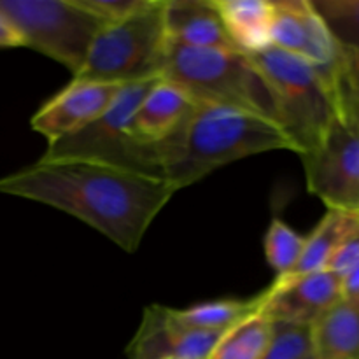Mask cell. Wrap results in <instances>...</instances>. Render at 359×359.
Segmentation results:
<instances>
[{"mask_svg": "<svg viewBox=\"0 0 359 359\" xmlns=\"http://www.w3.org/2000/svg\"><path fill=\"white\" fill-rule=\"evenodd\" d=\"M0 193L74 216L126 252L177 189L165 179L86 160H39L0 179Z\"/></svg>", "mask_w": 359, "mask_h": 359, "instance_id": "6da1fadb", "label": "cell"}, {"mask_svg": "<svg viewBox=\"0 0 359 359\" xmlns=\"http://www.w3.org/2000/svg\"><path fill=\"white\" fill-rule=\"evenodd\" d=\"M280 149L293 151V146L272 119L196 102L188 119L168 139L146 147V158L151 174L179 191L224 165Z\"/></svg>", "mask_w": 359, "mask_h": 359, "instance_id": "7a4b0ae2", "label": "cell"}, {"mask_svg": "<svg viewBox=\"0 0 359 359\" xmlns=\"http://www.w3.org/2000/svg\"><path fill=\"white\" fill-rule=\"evenodd\" d=\"M244 55L269 88L276 121L294 153L314 151L339 116L332 74L273 46Z\"/></svg>", "mask_w": 359, "mask_h": 359, "instance_id": "3957f363", "label": "cell"}, {"mask_svg": "<svg viewBox=\"0 0 359 359\" xmlns=\"http://www.w3.org/2000/svg\"><path fill=\"white\" fill-rule=\"evenodd\" d=\"M161 79L181 88L195 102L242 109L276 121L269 88L241 51L168 42Z\"/></svg>", "mask_w": 359, "mask_h": 359, "instance_id": "277c9868", "label": "cell"}, {"mask_svg": "<svg viewBox=\"0 0 359 359\" xmlns=\"http://www.w3.org/2000/svg\"><path fill=\"white\" fill-rule=\"evenodd\" d=\"M163 9L165 0H147L132 16L105 25L72 79L118 86L161 79L168 48Z\"/></svg>", "mask_w": 359, "mask_h": 359, "instance_id": "5b68a950", "label": "cell"}, {"mask_svg": "<svg viewBox=\"0 0 359 359\" xmlns=\"http://www.w3.org/2000/svg\"><path fill=\"white\" fill-rule=\"evenodd\" d=\"M23 46L62 63L74 74L83 67L104 21L79 0H0Z\"/></svg>", "mask_w": 359, "mask_h": 359, "instance_id": "8992f818", "label": "cell"}, {"mask_svg": "<svg viewBox=\"0 0 359 359\" xmlns=\"http://www.w3.org/2000/svg\"><path fill=\"white\" fill-rule=\"evenodd\" d=\"M156 81L123 86L111 107L93 123L72 135L49 142L42 160H86L147 174L142 147L130 139L128 128L133 112Z\"/></svg>", "mask_w": 359, "mask_h": 359, "instance_id": "52a82bcc", "label": "cell"}, {"mask_svg": "<svg viewBox=\"0 0 359 359\" xmlns=\"http://www.w3.org/2000/svg\"><path fill=\"white\" fill-rule=\"evenodd\" d=\"M305 181L328 209L359 214V126L337 116L323 142L304 154Z\"/></svg>", "mask_w": 359, "mask_h": 359, "instance_id": "ba28073f", "label": "cell"}, {"mask_svg": "<svg viewBox=\"0 0 359 359\" xmlns=\"http://www.w3.org/2000/svg\"><path fill=\"white\" fill-rule=\"evenodd\" d=\"M228 333V332H226ZM226 333L193 328L175 309L149 305L126 347L128 359H209Z\"/></svg>", "mask_w": 359, "mask_h": 359, "instance_id": "9c48e42d", "label": "cell"}, {"mask_svg": "<svg viewBox=\"0 0 359 359\" xmlns=\"http://www.w3.org/2000/svg\"><path fill=\"white\" fill-rule=\"evenodd\" d=\"M263 312L270 321L307 326L342 302V276L333 270L276 277Z\"/></svg>", "mask_w": 359, "mask_h": 359, "instance_id": "30bf717a", "label": "cell"}, {"mask_svg": "<svg viewBox=\"0 0 359 359\" xmlns=\"http://www.w3.org/2000/svg\"><path fill=\"white\" fill-rule=\"evenodd\" d=\"M272 46L302 56L325 72L333 74L339 49L311 0H277L272 2Z\"/></svg>", "mask_w": 359, "mask_h": 359, "instance_id": "8fae6325", "label": "cell"}, {"mask_svg": "<svg viewBox=\"0 0 359 359\" xmlns=\"http://www.w3.org/2000/svg\"><path fill=\"white\" fill-rule=\"evenodd\" d=\"M123 86L88 81H70L34 114L32 130L49 142L79 132L104 114Z\"/></svg>", "mask_w": 359, "mask_h": 359, "instance_id": "7c38bea8", "label": "cell"}, {"mask_svg": "<svg viewBox=\"0 0 359 359\" xmlns=\"http://www.w3.org/2000/svg\"><path fill=\"white\" fill-rule=\"evenodd\" d=\"M196 102L181 88L158 79L153 84L130 121V139L139 147L163 142L188 119Z\"/></svg>", "mask_w": 359, "mask_h": 359, "instance_id": "4fadbf2b", "label": "cell"}, {"mask_svg": "<svg viewBox=\"0 0 359 359\" xmlns=\"http://www.w3.org/2000/svg\"><path fill=\"white\" fill-rule=\"evenodd\" d=\"M163 20L165 34L172 44L238 51L224 30L214 0H165Z\"/></svg>", "mask_w": 359, "mask_h": 359, "instance_id": "5bb4252c", "label": "cell"}, {"mask_svg": "<svg viewBox=\"0 0 359 359\" xmlns=\"http://www.w3.org/2000/svg\"><path fill=\"white\" fill-rule=\"evenodd\" d=\"M224 30L241 53H256L272 46L270 0H214Z\"/></svg>", "mask_w": 359, "mask_h": 359, "instance_id": "9a60e30c", "label": "cell"}, {"mask_svg": "<svg viewBox=\"0 0 359 359\" xmlns=\"http://www.w3.org/2000/svg\"><path fill=\"white\" fill-rule=\"evenodd\" d=\"M312 358L359 359V305L340 302L311 326Z\"/></svg>", "mask_w": 359, "mask_h": 359, "instance_id": "2e32d148", "label": "cell"}, {"mask_svg": "<svg viewBox=\"0 0 359 359\" xmlns=\"http://www.w3.org/2000/svg\"><path fill=\"white\" fill-rule=\"evenodd\" d=\"M359 228V214L349 210L328 209L318 226L305 237V248L297 269L291 276L319 272L328 269L330 262L337 255L344 242Z\"/></svg>", "mask_w": 359, "mask_h": 359, "instance_id": "e0dca14e", "label": "cell"}, {"mask_svg": "<svg viewBox=\"0 0 359 359\" xmlns=\"http://www.w3.org/2000/svg\"><path fill=\"white\" fill-rule=\"evenodd\" d=\"M272 286L265 287L262 293L251 298H226V300L205 302V304L193 305V307L181 309L177 312L179 319L193 328L207 330V332L226 333L235 326L242 325L252 316L259 314L269 302Z\"/></svg>", "mask_w": 359, "mask_h": 359, "instance_id": "ac0fdd59", "label": "cell"}, {"mask_svg": "<svg viewBox=\"0 0 359 359\" xmlns=\"http://www.w3.org/2000/svg\"><path fill=\"white\" fill-rule=\"evenodd\" d=\"M272 340V321L265 312L252 316L226 333L209 359H263Z\"/></svg>", "mask_w": 359, "mask_h": 359, "instance_id": "d6986e66", "label": "cell"}, {"mask_svg": "<svg viewBox=\"0 0 359 359\" xmlns=\"http://www.w3.org/2000/svg\"><path fill=\"white\" fill-rule=\"evenodd\" d=\"M337 49L359 55V0H311Z\"/></svg>", "mask_w": 359, "mask_h": 359, "instance_id": "ffe728a7", "label": "cell"}, {"mask_svg": "<svg viewBox=\"0 0 359 359\" xmlns=\"http://www.w3.org/2000/svg\"><path fill=\"white\" fill-rule=\"evenodd\" d=\"M305 248V237L276 217L265 235V256L277 277H287L294 272Z\"/></svg>", "mask_w": 359, "mask_h": 359, "instance_id": "44dd1931", "label": "cell"}, {"mask_svg": "<svg viewBox=\"0 0 359 359\" xmlns=\"http://www.w3.org/2000/svg\"><path fill=\"white\" fill-rule=\"evenodd\" d=\"M339 114L359 126V55H346L339 51V60L333 69Z\"/></svg>", "mask_w": 359, "mask_h": 359, "instance_id": "7402d4cb", "label": "cell"}, {"mask_svg": "<svg viewBox=\"0 0 359 359\" xmlns=\"http://www.w3.org/2000/svg\"><path fill=\"white\" fill-rule=\"evenodd\" d=\"M263 359H314L311 328L272 321V340Z\"/></svg>", "mask_w": 359, "mask_h": 359, "instance_id": "603a6c76", "label": "cell"}, {"mask_svg": "<svg viewBox=\"0 0 359 359\" xmlns=\"http://www.w3.org/2000/svg\"><path fill=\"white\" fill-rule=\"evenodd\" d=\"M81 6L100 18L105 25L118 23L142 9L147 0H79Z\"/></svg>", "mask_w": 359, "mask_h": 359, "instance_id": "cb8c5ba5", "label": "cell"}, {"mask_svg": "<svg viewBox=\"0 0 359 359\" xmlns=\"http://www.w3.org/2000/svg\"><path fill=\"white\" fill-rule=\"evenodd\" d=\"M359 263V228L347 238L346 242L342 244V248L337 251V255L333 256V259L330 262L328 270H333V272L344 273L347 270H351L353 266H356Z\"/></svg>", "mask_w": 359, "mask_h": 359, "instance_id": "d4e9b609", "label": "cell"}, {"mask_svg": "<svg viewBox=\"0 0 359 359\" xmlns=\"http://www.w3.org/2000/svg\"><path fill=\"white\" fill-rule=\"evenodd\" d=\"M342 300L359 305V263L342 276Z\"/></svg>", "mask_w": 359, "mask_h": 359, "instance_id": "484cf974", "label": "cell"}, {"mask_svg": "<svg viewBox=\"0 0 359 359\" xmlns=\"http://www.w3.org/2000/svg\"><path fill=\"white\" fill-rule=\"evenodd\" d=\"M23 46V39L6 16L0 14V48H18Z\"/></svg>", "mask_w": 359, "mask_h": 359, "instance_id": "4316f807", "label": "cell"}]
</instances>
